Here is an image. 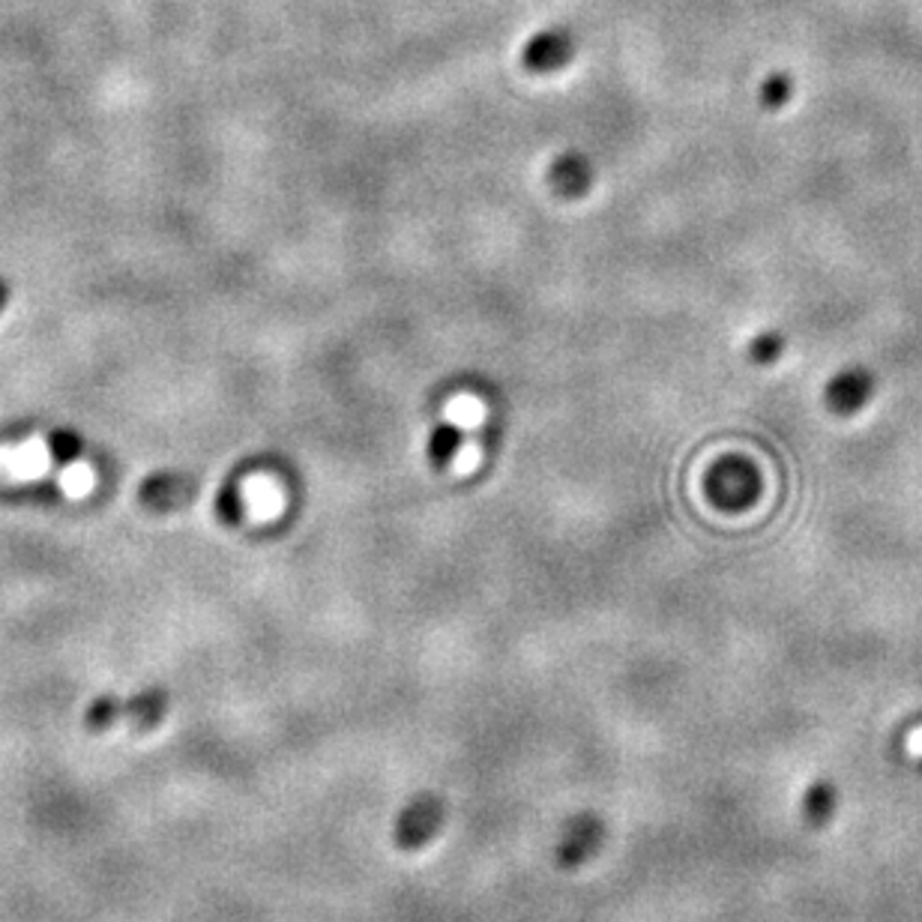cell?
<instances>
[{
  "mask_svg": "<svg viewBox=\"0 0 922 922\" xmlns=\"http://www.w3.org/2000/svg\"><path fill=\"white\" fill-rule=\"evenodd\" d=\"M168 713V692L166 689H148L141 695L118 701V698H99L97 704L88 710V725L93 731H109L120 725V719H127V725H136L138 731H153Z\"/></svg>",
  "mask_w": 922,
  "mask_h": 922,
  "instance_id": "6da1fadb",
  "label": "cell"
},
{
  "mask_svg": "<svg viewBox=\"0 0 922 922\" xmlns=\"http://www.w3.org/2000/svg\"><path fill=\"white\" fill-rule=\"evenodd\" d=\"M443 821H447V805H443L441 794H434V791H422V794H417L411 803L399 812V818H395V851H402V854H417L422 848H429V844L441 835Z\"/></svg>",
  "mask_w": 922,
  "mask_h": 922,
  "instance_id": "7a4b0ae2",
  "label": "cell"
},
{
  "mask_svg": "<svg viewBox=\"0 0 922 922\" xmlns=\"http://www.w3.org/2000/svg\"><path fill=\"white\" fill-rule=\"evenodd\" d=\"M706 491L719 507L743 510L749 503H755V498L761 494V477H758L755 464L743 459H725L719 461L706 477Z\"/></svg>",
  "mask_w": 922,
  "mask_h": 922,
  "instance_id": "3957f363",
  "label": "cell"
},
{
  "mask_svg": "<svg viewBox=\"0 0 922 922\" xmlns=\"http://www.w3.org/2000/svg\"><path fill=\"white\" fill-rule=\"evenodd\" d=\"M602 844H605V821L597 812L575 814L560 833L558 848H554V863L563 872H575L599 854Z\"/></svg>",
  "mask_w": 922,
  "mask_h": 922,
  "instance_id": "277c9868",
  "label": "cell"
},
{
  "mask_svg": "<svg viewBox=\"0 0 922 922\" xmlns=\"http://www.w3.org/2000/svg\"><path fill=\"white\" fill-rule=\"evenodd\" d=\"M874 399V374L863 365H848L833 381L826 383L824 402L835 417H856L863 413Z\"/></svg>",
  "mask_w": 922,
  "mask_h": 922,
  "instance_id": "5b68a950",
  "label": "cell"
},
{
  "mask_svg": "<svg viewBox=\"0 0 922 922\" xmlns=\"http://www.w3.org/2000/svg\"><path fill=\"white\" fill-rule=\"evenodd\" d=\"M572 58V40L563 30H542L537 37H530L521 51V63L530 72H554L567 67Z\"/></svg>",
  "mask_w": 922,
  "mask_h": 922,
  "instance_id": "8992f818",
  "label": "cell"
},
{
  "mask_svg": "<svg viewBox=\"0 0 922 922\" xmlns=\"http://www.w3.org/2000/svg\"><path fill=\"white\" fill-rule=\"evenodd\" d=\"M189 494L192 485L183 477H171V473H157L141 485V501L150 503L153 510H174L189 501Z\"/></svg>",
  "mask_w": 922,
  "mask_h": 922,
  "instance_id": "52a82bcc",
  "label": "cell"
},
{
  "mask_svg": "<svg viewBox=\"0 0 922 922\" xmlns=\"http://www.w3.org/2000/svg\"><path fill=\"white\" fill-rule=\"evenodd\" d=\"M549 180H551V187L558 189L560 196L575 198L588 189L590 168H588V162L579 157V153H567V157H560L551 162Z\"/></svg>",
  "mask_w": 922,
  "mask_h": 922,
  "instance_id": "ba28073f",
  "label": "cell"
},
{
  "mask_svg": "<svg viewBox=\"0 0 922 922\" xmlns=\"http://www.w3.org/2000/svg\"><path fill=\"white\" fill-rule=\"evenodd\" d=\"M461 441H464V432H461L459 422L434 425L432 438H429V459H432L434 468H447V464L459 459Z\"/></svg>",
  "mask_w": 922,
  "mask_h": 922,
  "instance_id": "9c48e42d",
  "label": "cell"
},
{
  "mask_svg": "<svg viewBox=\"0 0 922 922\" xmlns=\"http://www.w3.org/2000/svg\"><path fill=\"white\" fill-rule=\"evenodd\" d=\"M833 788L830 785H814L803 800V814L812 824H824L830 812H833Z\"/></svg>",
  "mask_w": 922,
  "mask_h": 922,
  "instance_id": "30bf717a",
  "label": "cell"
},
{
  "mask_svg": "<svg viewBox=\"0 0 922 922\" xmlns=\"http://www.w3.org/2000/svg\"><path fill=\"white\" fill-rule=\"evenodd\" d=\"M782 351H785V339H782V333H761L749 344V357H752L758 365H773L775 360L782 357Z\"/></svg>",
  "mask_w": 922,
  "mask_h": 922,
  "instance_id": "8fae6325",
  "label": "cell"
},
{
  "mask_svg": "<svg viewBox=\"0 0 922 922\" xmlns=\"http://www.w3.org/2000/svg\"><path fill=\"white\" fill-rule=\"evenodd\" d=\"M791 93H794L791 79H788L785 72H775V76H770V79L764 81V88H761V102H764V109H782V106L791 102Z\"/></svg>",
  "mask_w": 922,
  "mask_h": 922,
  "instance_id": "7c38bea8",
  "label": "cell"
},
{
  "mask_svg": "<svg viewBox=\"0 0 922 922\" xmlns=\"http://www.w3.org/2000/svg\"><path fill=\"white\" fill-rule=\"evenodd\" d=\"M51 452H54V459L72 461L81 452V441L72 432H58L51 438Z\"/></svg>",
  "mask_w": 922,
  "mask_h": 922,
  "instance_id": "4fadbf2b",
  "label": "cell"
},
{
  "mask_svg": "<svg viewBox=\"0 0 922 922\" xmlns=\"http://www.w3.org/2000/svg\"><path fill=\"white\" fill-rule=\"evenodd\" d=\"M7 303H10V285H7V282L0 279V309H3Z\"/></svg>",
  "mask_w": 922,
  "mask_h": 922,
  "instance_id": "5bb4252c",
  "label": "cell"
}]
</instances>
